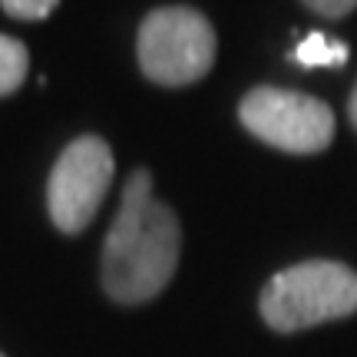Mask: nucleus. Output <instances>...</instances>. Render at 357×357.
Listing matches in <instances>:
<instances>
[{
    "mask_svg": "<svg viewBox=\"0 0 357 357\" xmlns=\"http://www.w3.org/2000/svg\"><path fill=\"white\" fill-rule=\"evenodd\" d=\"M0 357H3V354H0Z\"/></svg>",
    "mask_w": 357,
    "mask_h": 357,
    "instance_id": "11",
    "label": "nucleus"
},
{
    "mask_svg": "<svg viewBox=\"0 0 357 357\" xmlns=\"http://www.w3.org/2000/svg\"><path fill=\"white\" fill-rule=\"evenodd\" d=\"M218 40L192 7H159L139 26L136 53L142 73L159 86H189L212 70Z\"/></svg>",
    "mask_w": 357,
    "mask_h": 357,
    "instance_id": "3",
    "label": "nucleus"
},
{
    "mask_svg": "<svg viewBox=\"0 0 357 357\" xmlns=\"http://www.w3.org/2000/svg\"><path fill=\"white\" fill-rule=\"evenodd\" d=\"M238 119L255 139L291 155H314L334 142L331 106L307 93L258 86L242 100Z\"/></svg>",
    "mask_w": 357,
    "mask_h": 357,
    "instance_id": "4",
    "label": "nucleus"
},
{
    "mask_svg": "<svg viewBox=\"0 0 357 357\" xmlns=\"http://www.w3.org/2000/svg\"><path fill=\"white\" fill-rule=\"evenodd\" d=\"M113 172V149L106 146V139L79 136L70 142L47 182V208L53 225L63 235H79L100 212Z\"/></svg>",
    "mask_w": 357,
    "mask_h": 357,
    "instance_id": "5",
    "label": "nucleus"
},
{
    "mask_svg": "<svg viewBox=\"0 0 357 357\" xmlns=\"http://www.w3.org/2000/svg\"><path fill=\"white\" fill-rule=\"evenodd\" d=\"M258 311L261 321L278 334L351 318L357 311V271L328 258L281 268L261 288Z\"/></svg>",
    "mask_w": 357,
    "mask_h": 357,
    "instance_id": "2",
    "label": "nucleus"
},
{
    "mask_svg": "<svg viewBox=\"0 0 357 357\" xmlns=\"http://www.w3.org/2000/svg\"><path fill=\"white\" fill-rule=\"evenodd\" d=\"M307 10L321 13V17H331V20H337V17H347V13L357 7V0H301Z\"/></svg>",
    "mask_w": 357,
    "mask_h": 357,
    "instance_id": "9",
    "label": "nucleus"
},
{
    "mask_svg": "<svg viewBox=\"0 0 357 357\" xmlns=\"http://www.w3.org/2000/svg\"><path fill=\"white\" fill-rule=\"evenodd\" d=\"M60 0H0V7L17 20H43L56 10Z\"/></svg>",
    "mask_w": 357,
    "mask_h": 357,
    "instance_id": "8",
    "label": "nucleus"
},
{
    "mask_svg": "<svg viewBox=\"0 0 357 357\" xmlns=\"http://www.w3.org/2000/svg\"><path fill=\"white\" fill-rule=\"evenodd\" d=\"M182 225L153 195V176L136 169L102 242V291L119 305H146L166 291L178 268Z\"/></svg>",
    "mask_w": 357,
    "mask_h": 357,
    "instance_id": "1",
    "label": "nucleus"
},
{
    "mask_svg": "<svg viewBox=\"0 0 357 357\" xmlns=\"http://www.w3.org/2000/svg\"><path fill=\"white\" fill-rule=\"evenodd\" d=\"M347 113H351V123L357 126V86H354V93H351V102H347Z\"/></svg>",
    "mask_w": 357,
    "mask_h": 357,
    "instance_id": "10",
    "label": "nucleus"
},
{
    "mask_svg": "<svg viewBox=\"0 0 357 357\" xmlns=\"http://www.w3.org/2000/svg\"><path fill=\"white\" fill-rule=\"evenodd\" d=\"M294 60L301 66H344L347 63V47L341 40L324 37V33H307V37L298 43Z\"/></svg>",
    "mask_w": 357,
    "mask_h": 357,
    "instance_id": "7",
    "label": "nucleus"
},
{
    "mask_svg": "<svg viewBox=\"0 0 357 357\" xmlns=\"http://www.w3.org/2000/svg\"><path fill=\"white\" fill-rule=\"evenodd\" d=\"M30 70V53L20 40L0 33V96H7L13 89H20Z\"/></svg>",
    "mask_w": 357,
    "mask_h": 357,
    "instance_id": "6",
    "label": "nucleus"
}]
</instances>
